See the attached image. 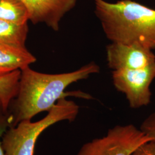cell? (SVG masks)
I'll return each mask as SVG.
<instances>
[{"label":"cell","instance_id":"3","mask_svg":"<svg viewBox=\"0 0 155 155\" xmlns=\"http://www.w3.org/2000/svg\"><path fill=\"white\" fill-rule=\"evenodd\" d=\"M79 111V106L75 102L63 97L41 120L36 122L25 120L9 127L1 139L5 155H33L38 139L45 129L62 121H74Z\"/></svg>","mask_w":155,"mask_h":155},{"label":"cell","instance_id":"13","mask_svg":"<svg viewBox=\"0 0 155 155\" xmlns=\"http://www.w3.org/2000/svg\"><path fill=\"white\" fill-rule=\"evenodd\" d=\"M130 155H155V141H150L140 145Z\"/></svg>","mask_w":155,"mask_h":155},{"label":"cell","instance_id":"12","mask_svg":"<svg viewBox=\"0 0 155 155\" xmlns=\"http://www.w3.org/2000/svg\"><path fill=\"white\" fill-rule=\"evenodd\" d=\"M140 129L152 141H155V112L144 120L141 125Z\"/></svg>","mask_w":155,"mask_h":155},{"label":"cell","instance_id":"6","mask_svg":"<svg viewBox=\"0 0 155 155\" xmlns=\"http://www.w3.org/2000/svg\"><path fill=\"white\" fill-rule=\"evenodd\" d=\"M106 50L107 66L113 71L141 69L155 62L153 51L138 44L111 42Z\"/></svg>","mask_w":155,"mask_h":155},{"label":"cell","instance_id":"2","mask_svg":"<svg viewBox=\"0 0 155 155\" xmlns=\"http://www.w3.org/2000/svg\"><path fill=\"white\" fill-rule=\"evenodd\" d=\"M95 13L111 42L138 44L155 51V9L132 0H94Z\"/></svg>","mask_w":155,"mask_h":155},{"label":"cell","instance_id":"8","mask_svg":"<svg viewBox=\"0 0 155 155\" xmlns=\"http://www.w3.org/2000/svg\"><path fill=\"white\" fill-rule=\"evenodd\" d=\"M36 61L26 47L0 43V77L21 70Z\"/></svg>","mask_w":155,"mask_h":155},{"label":"cell","instance_id":"7","mask_svg":"<svg viewBox=\"0 0 155 155\" xmlns=\"http://www.w3.org/2000/svg\"><path fill=\"white\" fill-rule=\"evenodd\" d=\"M29 20L34 24L43 23L55 31L59 29L61 19L75 6L78 0H21Z\"/></svg>","mask_w":155,"mask_h":155},{"label":"cell","instance_id":"4","mask_svg":"<svg viewBox=\"0 0 155 155\" xmlns=\"http://www.w3.org/2000/svg\"><path fill=\"white\" fill-rule=\"evenodd\" d=\"M150 141L152 140L132 124L117 125L105 136L85 143L75 155H130Z\"/></svg>","mask_w":155,"mask_h":155},{"label":"cell","instance_id":"10","mask_svg":"<svg viewBox=\"0 0 155 155\" xmlns=\"http://www.w3.org/2000/svg\"><path fill=\"white\" fill-rule=\"evenodd\" d=\"M0 20L27 24L29 20L28 10L21 0H0Z\"/></svg>","mask_w":155,"mask_h":155},{"label":"cell","instance_id":"11","mask_svg":"<svg viewBox=\"0 0 155 155\" xmlns=\"http://www.w3.org/2000/svg\"><path fill=\"white\" fill-rule=\"evenodd\" d=\"M20 76L21 70H17L0 77V101L5 111L16 96Z\"/></svg>","mask_w":155,"mask_h":155},{"label":"cell","instance_id":"14","mask_svg":"<svg viewBox=\"0 0 155 155\" xmlns=\"http://www.w3.org/2000/svg\"><path fill=\"white\" fill-rule=\"evenodd\" d=\"M0 106H2V104H1V101H0Z\"/></svg>","mask_w":155,"mask_h":155},{"label":"cell","instance_id":"5","mask_svg":"<svg viewBox=\"0 0 155 155\" xmlns=\"http://www.w3.org/2000/svg\"><path fill=\"white\" fill-rule=\"evenodd\" d=\"M112 79L117 90L125 95L130 108L147 106L151 100L150 86L155 79V62L141 69L114 70Z\"/></svg>","mask_w":155,"mask_h":155},{"label":"cell","instance_id":"1","mask_svg":"<svg viewBox=\"0 0 155 155\" xmlns=\"http://www.w3.org/2000/svg\"><path fill=\"white\" fill-rule=\"evenodd\" d=\"M100 71L94 61L72 72L49 74L38 72L27 67L21 70L16 96L8 109L12 120V127L43 111H48L57 102L68 96L89 98V95L80 92H66L70 84L87 79Z\"/></svg>","mask_w":155,"mask_h":155},{"label":"cell","instance_id":"9","mask_svg":"<svg viewBox=\"0 0 155 155\" xmlns=\"http://www.w3.org/2000/svg\"><path fill=\"white\" fill-rule=\"evenodd\" d=\"M28 23H16L0 20V43L25 47L28 33Z\"/></svg>","mask_w":155,"mask_h":155}]
</instances>
